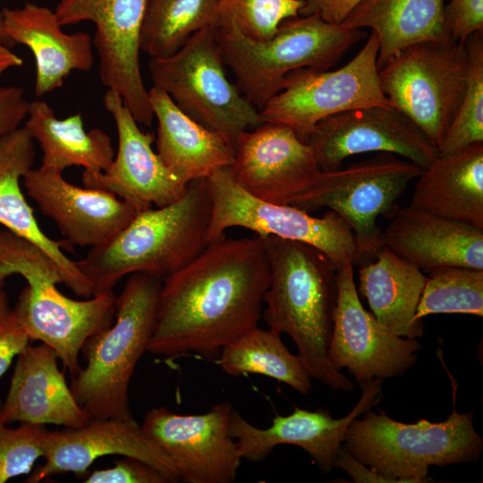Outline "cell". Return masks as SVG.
<instances>
[{
    "instance_id": "1",
    "label": "cell",
    "mask_w": 483,
    "mask_h": 483,
    "mask_svg": "<svg viewBox=\"0 0 483 483\" xmlns=\"http://www.w3.org/2000/svg\"><path fill=\"white\" fill-rule=\"evenodd\" d=\"M270 267L259 236L209 243L163 281L148 352L216 360L258 326Z\"/></svg>"
},
{
    "instance_id": "2",
    "label": "cell",
    "mask_w": 483,
    "mask_h": 483,
    "mask_svg": "<svg viewBox=\"0 0 483 483\" xmlns=\"http://www.w3.org/2000/svg\"><path fill=\"white\" fill-rule=\"evenodd\" d=\"M260 238L270 267L265 322L292 339L311 377L335 390H352L354 383L327 359L338 299L336 268L309 243L274 235Z\"/></svg>"
},
{
    "instance_id": "3",
    "label": "cell",
    "mask_w": 483,
    "mask_h": 483,
    "mask_svg": "<svg viewBox=\"0 0 483 483\" xmlns=\"http://www.w3.org/2000/svg\"><path fill=\"white\" fill-rule=\"evenodd\" d=\"M211 200L206 180L188 183L183 196L165 207L139 211L131 222L80 260L92 296L114 292L126 275L148 273L165 280L208 245Z\"/></svg>"
},
{
    "instance_id": "4",
    "label": "cell",
    "mask_w": 483,
    "mask_h": 483,
    "mask_svg": "<svg viewBox=\"0 0 483 483\" xmlns=\"http://www.w3.org/2000/svg\"><path fill=\"white\" fill-rule=\"evenodd\" d=\"M216 37L237 88L260 111L282 90L291 72L328 70L367 34L311 14L286 19L271 38L259 40L244 34L230 16L221 15Z\"/></svg>"
},
{
    "instance_id": "5",
    "label": "cell",
    "mask_w": 483,
    "mask_h": 483,
    "mask_svg": "<svg viewBox=\"0 0 483 483\" xmlns=\"http://www.w3.org/2000/svg\"><path fill=\"white\" fill-rule=\"evenodd\" d=\"M163 280L131 274L115 297L112 325L84 343L85 367L72 377V393L90 419H133L129 386L140 357L148 352Z\"/></svg>"
},
{
    "instance_id": "6",
    "label": "cell",
    "mask_w": 483,
    "mask_h": 483,
    "mask_svg": "<svg viewBox=\"0 0 483 483\" xmlns=\"http://www.w3.org/2000/svg\"><path fill=\"white\" fill-rule=\"evenodd\" d=\"M474 412L460 413L453 407L441 422L421 419L403 423L384 411H367L352 420L344 447L359 461L395 483L433 481L431 466L474 462L483 439L473 426Z\"/></svg>"
},
{
    "instance_id": "7",
    "label": "cell",
    "mask_w": 483,
    "mask_h": 483,
    "mask_svg": "<svg viewBox=\"0 0 483 483\" xmlns=\"http://www.w3.org/2000/svg\"><path fill=\"white\" fill-rule=\"evenodd\" d=\"M1 264L7 275L17 274L27 282L12 310L30 340L51 347L71 377H74L81 369L79 354L86 341L114 321V292L82 301L64 295L56 288L57 284L63 283L56 264L25 240L9 246Z\"/></svg>"
},
{
    "instance_id": "8",
    "label": "cell",
    "mask_w": 483,
    "mask_h": 483,
    "mask_svg": "<svg viewBox=\"0 0 483 483\" xmlns=\"http://www.w3.org/2000/svg\"><path fill=\"white\" fill-rule=\"evenodd\" d=\"M216 26L193 34L175 53L150 58L153 86L191 119L235 146L238 136L263 122L259 111L227 78Z\"/></svg>"
},
{
    "instance_id": "9",
    "label": "cell",
    "mask_w": 483,
    "mask_h": 483,
    "mask_svg": "<svg viewBox=\"0 0 483 483\" xmlns=\"http://www.w3.org/2000/svg\"><path fill=\"white\" fill-rule=\"evenodd\" d=\"M421 173L406 159L379 152L345 168L320 171L289 204L308 213L327 208L339 214L353 233V266H361L373 261L383 246L377 218L394 216L396 200Z\"/></svg>"
},
{
    "instance_id": "10",
    "label": "cell",
    "mask_w": 483,
    "mask_h": 483,
    "mask_svg": "<svg viewBox=\"0 0 483 483\" xmlns=\"http://www.w3.org/2000/svg\"><path fill=\"white\" fill-rule=\"evenodd\" d=\"M468 72L464 43L426 41L400 51L378 71L390 105L439 148L463 96Z\"/></svg>"
},
{
    "instance_id": "11",
    "label": "cell",
    "mask_w": 483,
    "mask_h": 483,
    "mask_svg": "<svg viewBox=\"0 0 483 483\" xmlns=\"http://www.w3.org/2000/svg\"><path fill=\"white\" fill-rule=\"evenodd\" d=\"M377 54V38L371 31L343 67L291 72L282 90L259 111L262 122L286 125L307 142L316 124L326 117L356 108L391 106L380 88Z\"/></svg>"
},
{
    "instance_id": "12",
    "label": "cell",
    "mask_w": 483,
    "mask_h": 483,
    "mask_svg": "<svg viewBox=\"0 0 483 483\" xmlns=\"http://www.w3.org/2000/svg\"><path fill=\"white\" fill-rule=\"evenodd\" d=\"M205 180L211 200L208 244L223 239L226 229L242 227L259 237L274 235L309 243L322 250L337 271L347 261L354 262L353 233L336 212L315 217L290 204L261 200L240 187L228 167Z\"/></svg>"
},
{
    "instance_id": "13",
    "label": "cell",
    "mask_w": 483,
    "mask_h": 483,
    "mask_svg": "<svg viewBox=\"0 0 483 483\" xmlns=\"http://www.w3.org/2000/svg\"><path fill=\"white\" fill-rule=\"evenodd\" d=\"M148 0H61L54 10L63 26L91 21L99 76L122 97L139 123L150 126L154 114L140 72V36Z\"/></svg>"
},
{
    "instance_id": "14",
    "label": "cell",
    "mask_w": 483,
    "mask_h": 483,
    "mask_svg": "<svg viewBox=\"0 0 483 483\" xmlns=\"http://www.w3.org/2000/svg\"><path fill=\"white\" fill-rule=\"evenodd\" d=\"M337 276L338 299L327 350L330 365L346 369L360 386L405 373L416 361L419 343L395 335L364 309L352 261L342 266Z\"/></svg>"
},
{
    "instance_id": "15",
    "label": "cell",
    "mask_w": 483,
    "mask_h": 483,
    "mask_svg": "<svg viewBox=\"0 0 483 483\" xmlns=\"http://www.w3.org/2000/svg\"><path fill=\"white\" fill-rule=\"evenodd\" d=\"M233 407L222 402L203 414H177L165 407L147 412L141 429L172 461L186 483L235 481L242 457L230 434Z\"/></svg>"
},
{
    "instance_id": "16",
    "label": "cell",
    "mask_w": 483,
    "mask_h": 483,
    "mask_svg": "<svg viewBox=\"0 0 483 483\" xmlns=\"http://www.w3.org/2000/svg\"><path fill=\"white\" fill-rule=\"evenodd\" d=\"M309 143L321 171L342 166L349 157L387 152L402 157L422 170L439 150L404 114L391 106H368L342 112L319 121Z\"/></svg>"
},
{
    "instance_id": "17",
    "label": "cell",
    "mask_w": 483,
    "mask_h": 483,
    "mask_svg": "<svg viewBox=\"0 0 483 483\" xmlns=\"http://www.w3.org/2000/svg\"><path fill=\"white\" fill-rule=\"evenodd\" d=\"M228 167L233 180L249 194L275 204H289L306 191L320 173L310 145L288 126L262 123L242 132Z\"/></svg>"
},
{
    "instance_id": "18",
    "label": "cell",
    "mask_w": 483,
    "mask_h": 483,
    "mask_svg": "<svg viewBox=\"0 0 483 483\" xmlns=\"http://www.w3.org/2000/svg\"><path fill=\"white\" fill-rule=\"evenodd\" d=\"M103 104L115 123L118 150L106 171L97 174L83 171V185L112 192L138 211L153 205L165 207L180 199L188 184L172 174L153 150L155 136L139 127L115 91L107 89Z\"/></svg>"
},
{
    "instance_id": "19",
    "label": "cell",
    "mask_w": 483,
    "mask_h": 483,
    "mask_svg": "<svg viewBox=\"0 0 483 483\" xmlns=\"http://www.w3.org/2000/svg\"><path fill=\"white\" fill-rule=\"evenodd\" d=\"M382 381L373 379L361 385V397L352 411L342 419H334L325 409L310 411L296 407L289 415H276L269 428H259L233 409L230 434L236 440L242 459L261 462L275 446L292 445L307 452L322 472L329 473L334 469L352 420L380 401Z\"/></svg>"
},
{
    "instance_id": "20",
    "label": "cell",
    "mask_w": 483,
    "mask_h": 483,
    "mask_svg": "<svg viewBox=\"0 0 483 483\" xmlns=\"http://www.w3.org/2000/svg\"><path fill=\"white\" fill-rule=\"evenodd\" d=\"M27 194L51 218L66 242L90 248L101 245L127 226L139 212L105 190L67 182L60 170L31 168L23 177Z\"/></svg>"
},
{
    "instance_id": "21",
    "label": "cell",
    "mask_w": 483,
    "mask_h": 483,
    "mask_svg": "<svg viewBox=\"0 0 483 483\" xmlns=\"http://www.w3.org/2000/svg\"><path fill=\"white\" fill-rule=\"evenodd\" d=\"M116 454L140 459L151 465L170 482L179 481L168 456L141 429L134 419H89L76 428L48 432L45 443V462L30 472L28 483L62 473H86L98 458Z\"/></svg>"
},
{
    "instance_id": "22",
    "label": "cell",
    "mask_w": 483,
    "mask_h": 483,
    "mask_svg": "<svg viewBox=\"0 0 483 483\" xmlns=\"http://www.w3.org/2000/svg\"><path fill=\"white\" fill-rule=\"evenodd\" d=\"M381 243L428 275L446 267L483 270V229L411 205L397 208Z\"/></svg>"
},
{
    "instance_id": "23",
    "label": "cell",
    "mask_w": 483,
    "mask_h": 483,
    "mask_svg": "<svg viewBox=\"0 0 483 483\" xmlns=\"http://www.w3.org/2000/svg\"><path fill=\"white\" fill-rule=\"evenodd\" d=\"M57 353L48 345H28L18 356L9 389L2 401L4 423L21 422L67 428L85 425L90 419L75 400Z\"/></svg>"
},
{
    "instance_id": "24",
    "label": "cell",
    "mask_w": 483,
    "mask_h": 483,
    "mask_svg": "<svg viewBox=\"0 0 483 483\" xmlns=\"http://www.w3.org/2000/svg\"><path fill=\"white\" fill-rule=\"evenodd\" d=\"M4 31L11 45L30 49L36 63L37 98L63 86L72 71H89L94 64L93 43L88 33H65L55 11L33 3L4 8Z\"/></svg>"
},
{
    "instance_id": "25",
    "label": "cell",
    "mask_w": 483,
    "mask_h": 483,
    "mask_svg": "<svg viewBox=\"0 0 483 483\" xmlns=\"http://www.w3.org/2000/svg\"><path fill=\"white\" fill-rule=\"evenodd\" d=\"M35 157L34 140L24 126L0 137V225L42 250L58 267L63 284L76 295L90 298L89 282L76 261L63 252L64 242L41 230L21 191V181L32 168Z\"/></svg>"
},
{
    "instance_id": "26",
    "label": "cell",
    "mask_w": 483,
    "mask_h": 483,
    "mask_svg": "<svg viewBox=\"0 0 483 483\" xmlns=\"http://www.w3.org/2000/svg\"><path fill=\"white\" fill-rule=\"evenodd\" d=\"M148 94L157 121V153L172 174L188 184L230 166L233 145L191 119L162 89L153 86Z\"/></svg>"
},
{
    "instance_id": "27",
    "label": "cell",
    "mask_w": 483,
    "mask_h": 483,
    "mask_svg": "<svg viewBox=\"0 0 483 483\" xmlns=\"http://www.w3.org/2000/svg\"><path fill=\"white\" fill-rule=\"evenodd\" d=\"M410 205L483 229V142L439 154L418 177Z\"/></svg>"
},
{
    "instance_id": "28",
    "label": "cell",
    "mask_w": 483,
    "mask_h": 483,
    "mask_svg": "<svg viewBox=\"0 0 483 483\" xmlns=\"http://www.w3.org/2000/svg\"><path fill=\"white\" fill-rule=\"evenodd\" d=\"M427 279L414 264L382 246L373 261L360 266L356 288L389 331L416 339L424 335L425 326L416 311Z\"/></svg>"
},
{
    "instance_id": "29",
    "label": "cell",
    "mask_w": 483,
    "mask_h": 483,
    "mask_svg": "<svg viewBox=\"0 0 483 483\" xmlns=\"http://www.w3.org/2000/svg\"><path fill=\"white\" fill-rule=\"evenodd\" d=\"M444 7L445 0H362L342 24L376 34L379 71L411 45L449 40Z\"/></svg>"
},
{
    "instance_id": "30",
    "label": "cell",
    "mask_w": 483,
    "mask_h": 483,
    "mask_svg": "<svg viewBox=\"0 0 483 483\" xmlns=\"http://www.w3.org/2000/svg\"><path fill=\"white\" fill-rule=\"evenodd\" d=\"M24 127L41 148L44 167L64 172L77 165L97 174L106 171L113 163L110 137L97 128L87 131L80 113L59 119L46 101L36 99L30 102Z\"/></svg>"
},
{
    "instance_id": "31",
    "label": "cell",
    "mask_w": 483,
    "mask_h": 483,
    "mask_svg": "<svg viewBox=\"0 0 483 483\" xmlns=\"http://www.w3.org/2000/svg\"><path fill=\"white\" fill-rule=\"evenodd\" d=\"M280 335L256 326L225 345L215 361L227 375H263L308 394L311 377L299 356L284 344Z\"/></svg>"
},
{
    "instance_id": "32",
    "label": "cell",
    "mask_w": 483,
    "mask_h": 483,
    "mask_svg": "<svg viewBox=\"0 0 483 483\" xmlns=\"http://www.w3.org/2000/svg\"><path fill=\"white\" fill-rule=\"evenodd\" d=\"M216 0H148L140 36V50L150 58L179 50L197 31L216 26Z\"/></svg>"
},
{
    "instance_id": "33",
    "label": "cell",
    "mask_w": 483,
    "mask_h": 483,
    "mask_svg": "<svg viewBox=\"0 0 483 483\" xmlns=\"http://www.w3.org/2000/svg\"><path fill=\"white\" fill-rule=\"evenodd\" d=\"M462 313L483 316V270L446 267L428 274L416 318L431 314Z\"/></svg>"
},
{
    "instance_id": "34",
    "label": "cell",
    "mask_w": 483,
    "mask_h": 483,
    "mask_svg": "<svg viewBox=\"0 0 483 483\" xmlns=\"http://www.w3.org/2000/svg\"><path fill=\"white\" fill-rule=\"evenodd\" d=\"M465 45L468 55L466 88L438 148L440 155L483 142V32L470 36Z\"/></svg>"
},
{
    "instance_id": "35",
    "label": "cell",
    "mask_w": 483,
    "mask_h": 483,
    "mask_svg": "<svg viewBox=\"0 0 483 483\" xmlns=\"http://www.w3.org/2000/svg\"><path fill=\"white\" fill-rule=\"evenodd\" d=\"M221 15L233 19L247 36L271 38L284 20L300 15L301 0H216Z\"/></svg>"
},
{
    "instance_id": "36",
    "label": "cell",
    "mask_w": 483,
    "mask_h": 483,
    "mask_svg": "<svg viewBox=\"0 0 483 483\" xmlns=\"http://www.w3.org/2000/svg\"><path fill=\"white\" fill-rule=\"evenodd\" d=\"M0 397V483L30 474L34 464L45 454L47 431L43 426L21 423L9 428L1 416Z\"/></svg>"
},
{
    "instance_id": "37",
    "label": "cell",
    "mask_w": 483,
    "mask_h": 483,
    "mask_svg": "<svg viewBox=\"0 0 483 483\" xmlns=\"http://www.w3.org/2000/svg\"><path fill=\"white\" fill-rule=\"evenodd\" d=\"M86 483H168V479L147 462L131 456L115 460L111 468L93 470Z\"/></svg>"
},
{
    "instance_id": "38",
    "label": "cell",
    "mask_w": 483,
    "mask_h": 483,
    "mask_svg": "<svg viewBox=\"0 0 483 483\" xmlns=\"http://www.w3.org/2000/svg\"><path fill=\"white\" fill-rule=\"evenodd\" d=\"M444 19L450 39L464 43L476 32H483V0H449Z\"/></svg>"
},
{
    "instance_id": "39",
    "label": "cell",
    "mask_w": 483,
    "mask_h": 483,
    "mask_svg": "<svg viewBox=\"0 0 483 483\" xmlns=\"http://www.w3.org/2000/svg\"><path fill=\"white\" fill-rule=\"evenodd\" d=\"M29 341L25 329L12 310L0 321V378L13 358L18 357L29 345Z\"/></svg>"
},
{
    "instance_id": "40",
    "label": "cell",
    "mask_w": 483,
    "mask_h": 483,
    "mask_svg": "<svg viewBox=\"0 0 483 483\" xmlns=\"http://www.w3.org/2000/svg\"><path fill=\"white\" fill-rule=\"evenodd\" d=\"M30 102L20 87H0V137L21 127L26 120Z\"/></svg>"
},
{
    "instance_id": "41",
    "label": "cell",
    "mask_w": 483,
    "mask_h": 483,
    "mask_svg": "<svg viewBox=\"0 0 483 483\" xmlns=\"http://www.w3.org/2000/svg\"><path fill=\"white\" fill-rule=\"evenodd\" d=\"M362 0H304L300 15H317L340 24Z\"/></svg>"
},
{
    "instance_id": "42",
    "label": "cell",
    "mask_w": 483,
    "mask_h": 483,
    "mask_svg": "<svg viewBox=\"0 0 483 483\" xmlns=\"http://www.w3.org/2000/svg\"><path fill=\"white\" fill-rule=\"evenodd\" d=\"M334 468L344 470L356 483H395L359 461L344 446L340 448Z\"/></svg>"
},
{
    "instance_id": "43",
    "label": "cell",
    "mask_w": 483,
    "mask_h": 483,
    "mask_svg": "<svg viewBox=\"0 0 483 483\" xmlns=\"http://www.w3.org/2000/svg\"><path fill=\"white\" fill-rule=\"evenodd\" d=\"M23 64V60L0 40V79L4 72Z\"/></svg>"
},
{
    "instance_id": "44",
    "label": "cell",
    "mask_w": 483,
    "mask_h": 483,
    "mask_svg": "<svg viewBox=\"0 0 483 483\" xmlns=\"http://www.w3.org/2000/svg\"><path fill=\"white\" fill-rule=\"evenodd\" d=\"M4 288V285L0 284V321L6 318L12 311L7 294Z\"/></svg>"
},
{
    "instance_id": "45",
    "label": "cell",
    "mask_w": 483,
    "mask_h": 483,
    "mask_svg": "<svg viewBox=\"0 0 483 483\" xmlns=\"http://www.w3.org/2000/svg\"><path fill=\"white\" fill-rule=\"evenodd\" d=\"M0 40L6 45L7 47H11V43L8 40L4 31V25H3V16L2 12L0 11Z\"/></svg>"
},
{
    "instance_id": "46",
    "label": "cell",
    "mask_w": 483,
    "mask_h": 483,
    "mask_svg": "<svg viewBox=\"0 0 483 483\" xmlns=\"http://www.w3.org/2000/svg\"><path fill=\"white\" fill-rule=\"evenodd\" d=\"M301 1H304V0H301Z\"/></svg>"
}]
</instances>
